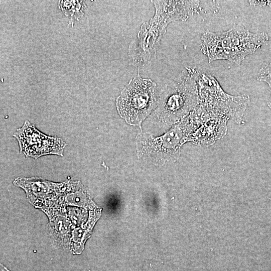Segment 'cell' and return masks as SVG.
<instances>
[{
    "label": "cell",
    "mask_w": 271,
    "mask_h": 271,
    "mask_svg": "<svg viewBox=\"0 0 271 271\" xmlns=\"http://www.w3.org/2000/svg\"><path fill=\"white\" fill-rule=\"evenodd\" d=\"M1 269L3 270V271H8L7 269H6L5 268H2V267H1Z\"/></svg>",
    "instance_id": "8fae6325"
},
{
    "label": "cell",
    "mask_w": 271,
    "mask_h": 271,
    "mask_svg": "<svg viewBox=\"0 0 271 271\" xmlns=\"http://www.w3.org/2000/svg\"><path fill=\"white\" fill-rule=\"evenodd\" d=\"M14 136L19 142L21 153L27 157L36 159L48 154L63 156L66 146L61 139L41 133L28 120L21 128L17 130Z\"/></svg>",
    "instance_id": "5b68a950"
},
{
    "label": "cell",
    "mask_w": 271,
    "mask_h": 271,
    "mask_svg": "<svg viewBox=\"0 0 271 271\" xmlns=\"http://www.w3.org/2000/svg\"><path fill=\"white\" fill-rule=\"evenodd\" d=\"M251 6L255 7H271V1H248Z\"/></svg>",
    "instance_id": "9c48e42d"
},
{
    "label": "cell",
    "mask_w": 271,
    "mask_h": 271,
    "mask_svg": "<svg viewBox=\"0 0 271 271\" xmlns=\"http://www.w3.org/2000/svg\"><path fill=\"white\" fill-rule=\"evenodd\" d=\"M267 105L269 107V108L271 109V99H270L269 101L268 102Z\"/></svg>",
    "instance_id": "30bf717a"
},
{
    "label": "cell",
    "mask_w": 271,
    "mask_h": 271,
    "mask_svg": "<svg viewBox=\"0 0 271 271\" xmlns=\"http://www.w3.org/2000/svg\"><path fill=\"white\" fill-rule=\"evenodd\" d=\"M228 120L219 117H208L198 127L196 142L201 145L209 146L223 138L227 132Z\"/></svg>",
    "instance_id": "52a82bcc"
},
{
    "label": "cell",
    "mask_w": 271,
    "mask_h": 271,
    "mask_svg": "<svg viewBox=\"0 0 271 271\" xmlns=\"http://www.w3.org/2000/svg\"><path fill=\"white\" fill-rule=\"evenodd\" d=\"M269 40L265 32L252 33L240 25L225 31H206L201 37V51L209 63L226 60L240 65L248 55L253 54Z\"/></svg>",
    "instance_id": "6da1fadb"
},
{
    "label": "cell",
    "mask_w": 271,
    "mask_h": 271,
    "mask_svg": "<svg viewBox=\"0 0 271 271\" xmlns=\"http://www.w3.org/2000/svg\"><path fill=\"white\" fill-rule=\"evenodd\" d=\"M155 10L159 11L170 23L185 21L201 11L199 1H152Z\"/></svg>",
    "instance_id": "8992f818"
},
{
    "label": "cell",
    "mask_w": 271,
    "mask_h": 271,
    "mask_svg": "<svg viewBox=\"0 0 271 271\" xmlns=\"http://www.w3.org/2000/svg\"><path fill=\"white\" fill-rule=\"evenodd\" d=\"M86 5L82 1H59V8L61 9L66 16L73 23L74 20H79L84 14Z\"/></svg>",
    "instance_id": "ba28073f"
},
{
    "label": "cell",
    "mask_w": 271,
    "mask_h": 271,
    "mask_svg": "<svg viewBox=\"0 0 271 271\" xmlns=\"http://www.w3.org/2000/svg\"><path fill=\"white\" fill-rule=\"evenodd\" d=\"M196 77L199 104L202 108L212 116L241 123L250 102L249 96L247 94L233 96L226 93L215 77L197 68Z\"/></svg>",
    "instance_id": "7a4b0ae2"
},
{
    "label": "cell",
    "mask_w": 271,
    "mask_h": 271,
    "mask_svg": "<svg viewBox=\"0 0 271 271\" xmlns=\"http://www.w3.org/2000/svg\"><path fill=\"white\" fill-rule=\"evenodd\" d=\"M168 24L158 13L148 22L144 23L137 38L130 43L129 55L135 64L144 65L155 57L161 38Z\"/></svg>",
    "instance_id": "277c9868"
},
{
    "label": "cell",
    "mask_w": 271,
    "mask_h": 271,
    "mask_svg": "<svg viewBox=\"0 0 271 271\" xmlns=\"http://www.w3.org/2000/svg\"><path fill=\"white\" fill-rule=\"evenodd\" d=\"M156 84L140 75L131 79L116 100L120 116L128 124L139 125L157 104Z\"/></svg>",
    "instance_id": "3957f363"
}]
</instances>
